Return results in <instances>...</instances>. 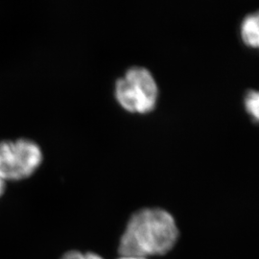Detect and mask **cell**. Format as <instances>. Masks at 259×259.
<instances>
[{"mask_svg": "<svg viewBox=\"0 0 259 259\" xmlns=\"http://www.w3.org/2000/svg\"><path fill=\"white\" fill-rule=\"evenodd\" d=\"M62 259H83V253L76 250H71L64 254Z\"/></svg>", "mask_w": 259, "mask_h": 259, "instance_id": "obj_6", "label": "cell"}, {"mask_svg": "<svg viewBox=\"0 0 259 259\" xmlns=\"http://www.w3.org/2000/svg\"><path fill=\"white\" fill-rule=\"evenodd\" d=\"M119 259H146L141 258V257H136V256H121Z\"/></svg>", "mask_w": 259, "mask_h": 259, "instance_id": "obj_9", "label": "cell"}, {"mask_svg": "<svg viewBox=\"0 0 259 259\" xmlns=\"http://www.w3.org/2000/svg\"><path fill=\"white\" fill-rule=\"evenodd\" d=\"M179 231L173 216L160 208H143L133 214L121 237L122 256L146 258L165 254L176 244Z\"/></svg>", "mask_w": 259, "mask_h": 259, "instance_id": "obj_1", "label": "cell"}, {"mask_svg": "<svg viewBox=\"0 0 259 259\" xmlns=\"http://www.w3.org/2000/svg\"><path fill=\"white\" fill-rule=\"evenodd\" d=\"M241 37L246 45L259 48V10L250 13L243 19Z\"/></svg>", "mask_w": 259, "mask_h": 259, "instance_id": "obj_4", "label": "cell"}, {"mask_svg": "<svg viewBox=\"0 0 259 259\" xmlns=\"http://www.w3.org/2000/svg\"><path fill=\"white\" fill-rule=\"evenodd\" d=\"M5 179L0 175V196L3 194L4 190H5Z\"/></svg>", "mask_w": 259, "mask_h": 259, "instance_id": "obj_8", "label": "cell"}, {"mask_svg": "<svg viewBox=\"0 0 259 259\" xmlns=\"http://www.w3.org/2000/svg\"><path fill=\"white\" fill-rule=\"evenodd\" d=\"M42 160L37 142L26 138L0 141V175L5 180H20L30 176Z\"/></svg>", "mask_w": 259, "mask_h": 259, "instance_id": "obj_3", "label": "cell"}, {"mask_svg": "<svg viewBox=\"0 0 259 259\" xmlns=\"http://www.w3.org/2000/svg\"><path fill=\"white\" fill-rule=\"evenodd\" d=\"M83 259H104L102 256L98 255L97 253L94 252H87L83 253Z\"/></svg>", "mask_w": 259, "mask_h": 259, "instance_id": "obj_7", "label": "cell"}, {"mask_svg": "<svg viewBox=\"0 0 259 259\" xmlns=\"http://www.w3.org/2000/svg\"><path fill=\"white\" fill-rule=\"evenodd\" d=\"M115 97L121 106L132 112H147L157 103L158 89L151 71L134 65L116 80Z\"/></svg>", "mask_w": 259, "mask_h": 259, "instance_id": "obj_2", "label": "cell"}, {"mask_svg": "<svg viewBox=\"0 0 259 259\" xmlns=\"http://www.w3.org/2000/svg\"><path fill=\"white\" fill-rule=\"evenodd\" d=\"M244 103L250 115L259 122V91H249L245 95Z\"/></svg>", "mask_w": 259, "mask_h": 259, "instance_id": "obj_5", "label": "cell"}]
</instances>
